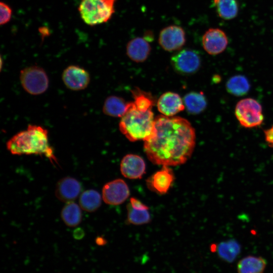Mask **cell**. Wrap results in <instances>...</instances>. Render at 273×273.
Wrapping results in <instances>:
<instances>
[{"label": "cell", "mask_w": 273, "mask_h": 273, "mask_svg": "<svg viewBox=\"0 0 273 273\" xmlns=\"http://www.w3.org/2000/svg\"><path fill=\"white\" fill-rule=\"evenodd\" d=\"M195 143V130L187 119L162 115L155 118L153 133L144 141V149L154 164L176 166L190 158Z\"/></svg>", "instance_id": "cell-1"}, {"label": "cell", "mask_w": 273, "mask_h": 273, "mask_svg": "<svg viewBox=\"0 0 273 273\" xmlns=\"http://www.w3.org/2000/svg\"><path fill=\"white\" fill-rule=\"evenodd\" d=\"M132 94L133 102H128L127 111L119 122V129L131 142L145 141L154 130L153 101L149 94L140 89L133 90Z\"/></svg>", "instance_id": "cell-2"}, {"label": "cell", "mask_w": 273, "mask_h": 273, "mask_svg": "<svg viewBox=\"0 0 273 273\" xmlns=\"http://www.w3.org/2000/svg\"><path fill=\"white\" fill-rule=\"evenodd\" d=\"M6 146L14 155H43L51 162H57L53 150L49 144L48 130L39 125L29 124L26 130L11 138Z\"/></svg>", "instance_id": "cell-3"}, {"label": "cell", "mask_w": 273, "mask_h": 273, "mask_svg": "<svg viewBox=\"0 0 273 273\" xmlns=\"http://www.w3.org/2000/svg\"><path fill=\"white\" fill-rule=\"evenodd\" d=\"M116 0H81L78 11L84 22L95 26L108 21L115 12Z\"/></svg>", "instance_id": "cell-4"}, {"label": "cell", "mask_w": 273, "mask_h": 273, "mask_svg": "<svg viewBox=\"0 0 273 273\" xmlns=\"http://www.w3.org/2000/svg\"><path fill=\"white\" fill-rule=\"evenodd\" d=\"M21 84L29 94L38 95L49 87V80L44 70L38 66H31L22 69L20 74Z\"/></svg>", "instance_id": "cell-5"}, {"label": "cell", "mask_w": 273, "mask_h": 273, "mask_svg": "<svg viewBox=\"0 0 273 273\" xmlns=\"http://www.w3.org/2000/svg\"><path fill=\"white\" fill-rule=\"evenodd\" d=\"M235 113L240 124L246 128L259 126L263 121L261 105L252 98L244 99L238 102Z\"/></svg>", "instance_id": "cell-6"}, {"label": "cell", "mask_w": 273, "mask_h": 273, "mask_svg": "<svg viewBox=\"0 0 273 273\" xmlns=\"http://www.w3.org/2000/svg\"><path fill=\"white\" fill-rule=\"evenodd\" d=\"M174 70L181 75H190L196 72L201 66V58L197 52L192 49H183L171 58Z\"/></svg>", "instance_id": "cell-7"}, {"label": "cell", "mask_w": 273, "mask_h": 273, "mask_svg": "<svg viewBox=\"0 0 273 273\" xmlns=\"http://www.w3.org/2000/svg\"><path fill=\"white\" fill-rule=\"evenodd\" d=\"M186 41L185 31L178 25L167 26L163 28L159 33V44L166 51L179 50L185 45Z\"/></svg>", "instance_id": "cell-8"}, {"label": "cell", "mask_w": 273, "mask_h": 273, "mask_svg": "<svg viewBox=\"0 0 273 273\" xmlns=\"http://www.w3.org/2000/svg\"><path fill=\"white\" fill-rule=\"evenodd\" d=\"M129 194V188L122 179H116L107 183L102 190L104 201L113 205L123 203L128 198Z\"/></svg>", "instance_id": "cell-9"}, {"label": "cell", "mask_w": 273, "mask_h": 273, "mask_svg": "<svg viewBox=\"0 0 273 273\" xmlns=\"http://www.w3.org/2000/svg\"><path fill=\"white\" fill-rule=\"evenodd\" d=\"M202 46L209 55H216L222 53L228 44V38L225 32L217 28H211L203 34Z\"/></svg>", "instance_id": "cell-10"}, {"label": "cell", "mask_w": 273, "mask_h": 273, "mask_svg": "<svg viewBox=\"0 0 273 273\" xmlns=\"http://www.w3.org/2000/svg\"><path fill=\"white\" fill-rule=\"evenodd\" d=\"M62 78L68 88L76 91L85 89L90 82L88 72L76 65H70L66 68L63 72Z\"/></svg>", "instance_id": "cell-11"}, {"label": "cell", "mask_w": 273, "mask_h": 273, "mask_svg": "<svg viewBox=\"0 0 273 273\" xmlns=\"http://www.w3.org/2000/svg\"><path fill=\"white\" fill-rule=\"evenodd\" d=\"M174 179V176L172 169L168 166L163 165L160 170L147 180V184L151 190L162 195L168 192Z\"/></svg>", "instance_id": "cell-12"}, {"label": "cell", "mask_w": 273, "mask_h": 273, "mask_svg": "<svg viewBox=\"0 0 273 273\" xmlns=\"http://www.w3.org/2000/svg\"><path fill=\"white\" fill-rule=\"evenodd\" d=\"M122 174L129 179H139L143 177L146 172V164L144 159L135 154H127L120 163Z\"/></svg>", "instance_id": "cell-13"}, {"label": "cell", "mask_w": 273, "mask_h": 273, "mask_svg": "<svg viewBox=\"0 0 273 273\" xmlns=\"http://www.w3.org/2000/svg\"><path fill=\"white\" fill-rule=\"evenodd\" d=\"M81 190L82 186L79 181L74 178L66 177L58 182L55 194L60 201L68 203L75 200Z\"/></svg>", "instance_id": "cell-14"}, {"label": "cell", "mask_w": 273, "mask_h": 273, "mask_svg": "<svg viewBox=\"0 0 273 273\" xmlns=\"http://www.w3.org/2000/svg\"><path fill=\"white\" fill-rule=\"evenodd\" d=\"M157 106L158 111L166 116H173L185 108L180 96L171 92L161 95L158 100Z\"/></svg>", "instance_id": "cell-15"}, {"label": "cell", "mask_w": 273, "mask_h": 273, "mask_svg": "<svg viewBox=\"0 0 273 273\" xmlns=\"http://www.w3.org/2000/svg\"><path fill=\"white\" fill-rule=\"evenodd\" d=\"M151 51V47L145 37H136L128 42L126 52L128 58L136 63L143 62L147 60Z\"/></svg>", "instance_id": "cell-16"}, {"label": "cell", "mask_w": 273, "mask_h": 273, "mask_svg": "<svg viewBox=\"0 0 273 273\" xmlns=\"http://www.w3.org/2000/svg\"><path fill=\"white\" fill-rule=\"evenodd\" d=\"M128 102L122 98L115 96H109L105 100L103 106V113L109 116L122 117L127 111Z\"/></svg>", "instance_id": "cell-17"}, {"label": "cell", "mask_w": 273, "mask_h": 273, "mask_svg": "<svg viewBox=\"0 0 273 273\" xmlns=\"http://www.w3.org/2000/svg\"><path fill=\"white\" fill-rule=\"evenodd\" d=\"M266 260L261 257L248 256L240 260L237 265L238 273H263Z\"/></svg>", "instance_id": "cell-18"}, {"label": "cell", "mask_w": 273, "mask_h": 273, "mask_svg": "<svg viewBox=\"0 0 273 273\" xmlns=\"http://www.w3.org/2000/svg\"><path fill=\"white\" fill-rule=\"evenodd\" d=\"M184 103L187 111L192 114L201 113L207 106L206 99L202 92L187 94L184 98Z\"/></svg>", "instance_id": "cell-19"}, {"label": "cell", "mask_w": 273, "mask_h": 273, "mask_svg": "<svg viewBox=\"0 0 273 273\" xmlns=\"http://www.w3.org/2000/svg\"><path fill=\"white\" fill-rule=\"evenodd\" d=\"M218 16L224 20H231L237 17L239 5L237 0H212Z\"/></svg>", "instance_id": "cell-20"}, {"label": "cell", "mask_w": 273, "mask_h": 273, "mask_svg": "<svg viewBox=\"0 0 273 273\" xmlns=\"http://www.w3.org/2000/svg\"><path fill=\"white\" fill-rule=\"evenodd\" d=\"M61 216L67 226H76L81 220V210L77 204L73 202H68L63 208Z\"/></svg>", "instance_id": "cell-21"}, {"label": "cell", "mask_w": 273, "mask_h": 273, "mask_svg": "<svg viewBox=\"0 0 273 273\" xmlns=\"http://www.w3.org/2000/svg\"><path fill=\"white\" fill-rule=\"evenodd\" d=\"M239 244L234 240H230L220 243L217 248L219 256L228 262H233L240 252Z\"/></svg>", "instance_id": "cell-22"}, {"label": "cell", "mask_w": 273, "mask_h": 273, "mask_svg": "<svg viewBox=\"0 0 273 273\" xmlns=\"http://www.w3.org/2000/svg\"><path fill=\"white\" fill-rule=\"evenodd\" d=\"M80 207L88 212L97 210L101 204L100 194L94 190H88L83 192L79 199Z\"/></svg>", "instance_id": "cell-23"}, {"label": "cell", "mask_w": 273, "mask_h": 273, "mask_svg": "<svg viewBox=\"0 0 273 273\" xmlns=\"http://www.w3.org/2000/svg\"><path fill=\"white\" fill-rule=\"evenodd\" d=\"M226 89L230 94L236 96H242L246 94L250 89V85L248 79L241 75L230 78L226 84Z\"/></svg>", "instance_id": "cell-24"}, {"label": "cell", "mask_w": 273, "mask_h": 273, "mask_svg": "<svg viewBox=\"0 0 273 273\" xmlns=\"http://www.w3.org/2000/svg\"><path fill=\"white\" fill-rule=\"evenodd\" d=\"M127 221L135 225L147 223L151 220V216L148 210H138L132 208L130 204L127 205Z\"/></svg>", "instance_id": "cell-25"}, {"label": "cell", "mask_w": 273, "mask_h": 273, "mask_svg": "<svg viewBox=\"0 0 273 273\" xmlns=\"http://www.w3.org/2000/svg\"><path fill=\"white\" fill-rule=\"evenodd\" d=\"M0 24L1 25L8 23L12 17V10L11 7L4 2L0 3Z\"/></svg>", "instance_id": "cell-26"}, {"label": "cell", "mask_w": 273, "mask_h": 273, "mask_svg": "<svg viewBox=\"0 0 273 273\" xmlns=\"http://www.w3.org/2000/svg\"><path fill=\"white\" fill-rule=\"evenodd\" d=\"M130 205L133 209L135 210H145L149 209V207L147 205L135 198H130Z\"/></svg>", "instance_id": "cell-27"}, {"label": "cell", "mask_w": 273, "mask_h": 273, "mask_svg": "<svg viewBox=\"0 0 273 273\" xmlns=\"http://www.w3.org/2000/svg\"><path fill=\"white\" fill-rule=\"evenodd\" d=\"M265 141L271 147L273 146V125L264 131Z\"/></svg>", "instance_id": "cell-28"}, {"label": "cell", "mask_w": 273, "mask_h": 273, "mask_svg": "<svg viewBox=\"0 0 273 273\" xmlns=\"http://www.w3.org/2000/svg\"><path fill=\"white\" fill-rule=\"evenodd\" d=\"M82 231H81V230L80 231L79 233H78V230L76 232V233H74V236L75 237V238L78 239H81L82 236H83V234L82 233Z\"/></svg>", "instance_id": "cell-29"}]
</instances>
